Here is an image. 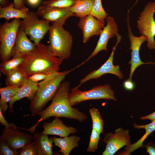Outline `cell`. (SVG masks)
Wrapping results in <instances>:
<instances>
[{"instance_id": "obj_1", "label": "cell", "mask_w": 155, "mask_h": 155, "mask_svg": "<svg viewBox=\"0 0 155 155\" xmlns=\"http://www.w3.org/2000/svg\"><path fill=\"white\" fill-rule=\"evenodd\" d=\"M69 90V82L63 81L52 99L50 105L36 115L40 117L38 122L29 129L26 130L34 134L39 123L51 117L73 119L81 123L87 119V117L84 113L73 108L71 105L68 97Z\"/></svg>"}, {"instance_id": "obj_2", "label": "cell", "mask_w": 155, "mask_h": 155, "mask_svg": "<svg viewBox=\"0 0 155 155\" xmlns=\"http://www.w3.org/2000/svg\"><path fill=\"white\" fill-rule=\"evenodd\" d=\"M34 51L27 55L20 66L28 77L39 73H54L59 72L63 60L52 53L48 45L38 43Z\"/></svg>"}, {"instance_id": "obj_3", "label": "cell", "mask_w": 155, "mask_h": 155, "mask_svg": "<svg viewBox=\"0 0 155 155\" xmlns=\"http://www.w3.org/2000/svg\"><path fill=\"white\" fill-rule=\"evenodd\" d=\"M74 69L59 72L56 75L38 83L37 92L29 106L31 116L36 115L42 110L48 102L52 100L66 75Z\"/></svg>"}, {"instance_id": "obj_4", "label": "cell", "mask_w": 155, "mask_h": 155, "mask_svg": "<svg viewBox=\"0 0 155 155\" xmlns=\"http://www.w3.org/2000/svg\"><path fill=\"white\" fill-rule=\"evenodd\" d=\"M63 26L53 22L49 31L48 45L53 54L63 60L70 57L73 42L72 36Z\"/></svg>"}, {"instance_id": "obj_5", "label": "cell", "mask_w": 155, "mask_h": 155, "mask_svg": "<svg viewBox=\"0 0 155 155\" xmlns=\"http://www.w3.org/2000/svg\"><path fill=\"white\" fill-rule=\"evenodd\" d=\"M20 18L5 22L0 27V56L1 62L11 59L20 28Z\"/></svg>"}, {"instance_id": "obj_6", "label": "cell", "mask_w": 155, "mask_h": 155, "mask_svg": "<svg viewBox=\"0 0 155 155\" xmlns=\"http://www.w3.org/2000/svg\"><path fill=\"white\" fill-rule=\"evenodd\" d=\"M70 91L68 97L72 106L89 100L106 99L117 100L114 91L108 84L95 86L86 91H81L75 87Z\"/></svg>"}, {"instance_id": "obj_7", "label": "cell", "mask_w": 155, "mask_h": 155, "mask_svg": "<svg viewBox=\"0 0 155 155\" xmlns=\"http://www.w3.org/2000/svg\"><path fill=\"white\" fill-rule=\"evenodd\" d=\"M36 12L29 11L26 18L21 21L19 29L23 30L36 44L39 43L49 31V22L38 18Z\"/></svg>"}, {"instance_id": "obj_8", "label": "cell", "mask_w": 155, "mask_h": 155, "mask_svg": "<svg viewBox=\"0 0 155 155\" xmlns=\"http://www.w3.org/2000/svg\"><path fill=\"white\" fill-rule=\"evenodd\" d=\"M155 2H150L145 7L140 13L137 21V26L141 35L147 38V47L150 50H155Z\"/></svg>"}, {"instance_id": "obj_9", "label": "cell", "mask_w": 155, "mask_h": 155, "mask_svg": "<svg viewBox=\"0 0 155 155\" xmlns=\"http://www.w3.org/2000/svg\"><path fill=\"white\" fill-rule=\"evenodd\" d=\"M129 131L120 127L115 130L113 133H106L102 141L106 144L102 155H113L123 146H128L131 144Z\"/></svg>"}, {"instance_id": "obj_10", "label": "cell", "mask_w": 155, "mask_h": 155, "mask_svg": "<svg viewBox=\"0 0 155 155\" xmlns=\"http://www.w3.org/2000/svg\"><path fill=\"white\" fill-rule=\"evenodd\" d=\"M117 42L113 47L112 51L110 56L106 61L99 68L94 70L87 75L84 78L81 79L80 84L76 87L78 88L84 83L91 79H96L102 75L106 73L114 74L119 79H123V76L120 69L119 65H115L113 64V56L116 48L121 41V36L119 34L116 35Z\"/></svg>"}, {"instance_id": "obj_11", "label": "cell", "mask_w": 155, "mask_h": 155, "mask_svg": "<svg viewBox=\"0 0 155 155\" xmlns=\"http://www.w3.org/2000/svg\"><path fill=\"white\" fill-rule=\"evenodd\" d=\"M107 22L100 34V37L97 45L94 49L87 59L75 67L76 68L84 64L90 59L96 55L102 50L107 51V45L108 40L116 36L118 34V28L114 18L108 16L106 19Z\"/></svg>"}, {"instance_id": "obj_12", "label": "cell", "mask_w": 155, "mask_h": 155, "mask_svg": "<svg viewBox=\"0 0 155 155\" xmlns=\"http://www.w3.org/2000/svg\"><path fill=\"white\" fill-rule=\"evenodd\" d=\"M129 11L127 13V34L131 44L129 50L131 51V58L130 61L128 62V64L131 65L130 71L128 79L132 80L134 72L139 66L143 64L155 63L152 62L144 63L141 60L139 54L140 47L144 42L147 41V38L145 36L143 35L137 37L133 34L129 24Z\"/></svg>"}, {"instance_id": "obj_13", "label": "cell", "mask_w": 155, "mask_h": 155, "mask_svg": "<svg viewBox=\"0 0 155 155\" xmlns=\"http://www.w3.org/2000/svg\"><path fill=\"white\" fill-rule=\"evenodd\" d=\"M12 150L18 151L32 142L33 136L24 133L16 128L5 127L2 130L1 137Z\"/></svg>"}, {"instance_id": "obj_14", "label": "cell", "mask_w": 155, "mask_h": 155, "mask_svg": "<svg viewBox=\"0 0 155 155\" xmlns=\"http://www.w3.org/2000/svg\"><path fill=\"white\" fill-rule=\"evenodd\" d=\"M36 13L38 16L49 22L57 23L63 26L67 18L74 16L68 8H60L42 5L39 7Z\"/></svg>"}, {"instance_id": "obj_15", "label": "cell", "mask_w": 155, "mask_h": 155, "mask_svg": "<svg viewBox=\"0 0 155 155\" xmlns=\"http://www.w3.org/2000/svg\"><path fill=\"white\" fill-rule=\"evenodd\" d=\"M80 18L78 25L82 31L84 43H87L92 36L100 35L104 27V23L91 14Z\"/></svg>"}, {"instance_id": "obj_16", "label": "cell", "mask_w": 155, "mask_h": 155, "mask_svg": "<svg viewBox=\"0 0 155 155\" xmlns=\"http://www.w3.org/2000/svg\"><path fill=\"white\" fill-rule=\"evenodd\" d=\"M42 127L43 130L41 133L57 135L62 137L67 136L70 134L75 133L78 132L75 128L67 127L58 117H55L51 122H44L42 125Z\"/></svg>"}, {"instance_id": "obj_17", "label": "cell", "mask_w": 155, "mask_h": 155, "mask_svg": "<svg viewBox=\"0 0 155 155\" xmlns=\"http://www.w3.org/2000/svg\"><path fill=\"white\" fill-rule=\"evenodd\" d=\"M38 83L33 82L28 78L17 94L9 100L8 102L10 113L13 112V105L16 101L25 97L31 101L33 100L37 92Z\"/></svg>"}, {"instance_id": "obj_18", "label": "cell", "mask_w": 155, "mask_h": 155, "mask_svg": "<svg viewBox=\"0 0 155 155\" xmlns=\"http://www.w3.org/2000/svg\"><path fill=\"white\" fill-rule=\"evenodd\" d=\"M26 35L24 31L19 29L17 34L15 44L12 51V57L16 53L27 55L34 51L36 45L30 41Z\"/></svg>"}, {"instance_id": "obj_19", "label": "cell", "mask_w": 155, "mask_h": 155, "mask_svg": "<svg viewBox=\"0 0 155 155\" xmlns=\"http://www.w3.org/2000/svg\"><path fill=\"white\" fill-rule=\"evenodd\" d=\"M33 140L38 155H52L53 140L48 135L38 132L34 133Z\"/></svg>"}, {"instance_id": "obj_20", "label": "cell", "mask_w": 155, "mask_h": 155, "mask_svg": "<svg viewBox=\"0 0 155 155\" xmlns=\"http://www.w3.org/2000/svg\"><path fill=\"white\" fill-rule=\"evenodd\" d=\"M53 138L55 146L60 149L59 152L64 155H69L73 149L78 146L81 140L80 137L75 135L63 138L54 137Z\"/></svg>"}, {"instance_id": "obj_21", "label": "cell", "mask_w": 155, "mask_h": 155, "mask_svg": "<svg viewBox=\"0 0 155 155\" xmlns=\"http://www.w3.org/2000/svg\"><path fill=\"white\" fill-rule=\"evenodd\" d=\"M133 127L135 129H144L146 130V133L137 142L128 146H126L125 151L121 154L123 155H129L135 150L140 147H143V142L147 137L152 132L155 130V121L152 122L151 123L145 125H139L135 124H133Z\"/></svg>"}, {"instance_id": "obj_22", "label": "cell", "mask_w": 155, "mask_h": 155, "mask_svg": "<svg viewBox=\"0 0 155 155\" xmlns=\"http://www.w3.org/2000/svg\"><path fill=\"white\" fill-rule=\"evenodd\" d=\"M29 11L25 7L17 9L14 7L13 2L11 3L7 6L0 7V18H4L8 20L10 19L22 18H26Z\"/></svg>"}, {"instance_id": "obj_23", "label": "cell", "mask_w": 155, "mask_h": 155, "mask_svg": "<svg viewBox=\"0 0 155 155\" xmlns=\"http://www.w3.org/2000/svg\"><path fill=\"white\" fill-rule=\"evenodd\" d=\"M28 77L23 69L19 65L13 70L5 79L7 86L21 88L27 81Z\"/></svg>"}, {"instance_id": "obj_24", "label": "cell", "mask_w": 155, "mask_h": 155, "mask_svg": "<svg viewBox=\"0 0 155 155\" xmlns=\"http://www.w3.org/2000/svg\"><path fill=\"white\" fill-rule=\"evenodd\" d=\"M94 2V0H76L68 8L74 16L80 18L90 14Z\"/></svg>"}, {"instance_id": "obj_25", "label": "cell", "mask_w": 155, "mask_h": 155, "mask_svg": "<svg viewBox=\"0 0 155 155\" xmlns=\"http://www.w3.org/2000/svg\"><path fill=\"white\" fill-rule=\"evenodd\" d=\"M12 57V59L1 62L0 63V71L6 76L8 75L13 70L22 64L25 61L27 55L16 53Z\"/></svg>"}, {"instance_id": "obj_26", "label": "cell", "mask_w": 155, "mask_h": 155, "mask_svg": "<svg viewBox=\"0 0 155 155\" xmlns=\"http://www.w3.org/2000/svg\"><path fill=\"white\" fill-rule=\"evenodd\" d=\"M20 88L14 86H7L0 88L1 98L0 100V109L2 113L6 112L8 108L7 104L10 98L14 96Z\"/></svg>"}, {"instance_id": "obj_27", "label": "cell", "mask_w": 155, "mask_h": 155, "mask_svg": "<svg viewBox=\"0 0 155 155\" xmlns=\"http://www.w3.org/2000/svg\"><path fill=\"white\" fill-rule=\"evenodd\" d=\"M89 111L92 121V129L100 134L103 133L104 123L98 109L93 107L90 109Z\"/></svg>"}, {"instance_id": "obj_28", "label": "cell", "mask_w": 155, "mask_h": 155, "mask_svg": "<svg viewBox=\"0 0 155 155\" xmlns=\"http://www.w3.org/2000/svg\"><path fill=\"white\" fill-rule=\"evenodd\" d=\"M90 14L98 20L105 24V20L108 14L102 7L101 0H94V4Z\"/></svg>"}, {"instance_id": "obj_29", "label": "cell", "mask_w": 155, "mask_h": 155, "mask_svg": "<svg viewBox=\"0 0 155 155\" xmlns=\"http://www.w3.org/2000/svg\"><path fill=\"white\" fill-rule=\"evenodd\" d=\"M76 0H48L43 2L46 6L67 8L73 5Z\"/></svg>"}, {"instance_id": "obj_30", "label": "cell", "mask_w": 155, "mask_h": 155, "mask_svg": "<svg viewBox=\"0 0 155 155\" xmlns=\"http://www.w3.org/2000/svg\"><path fill=\"white\" fill-rule=\"evenodd\" d=\"M100 134L96 130L92 129L87 149V152H94L96 151L98 148Z\"/></svg>"}, {"instance_id": "obj_31", "label": "cell", "mask_w": 155, "mask_h": 155, "mask_svg": "<svg viewBox=\"0 0 155 155\" xmlns=\"http://www.w3.org/2000/svg\"><path fill=\"white\" fill-rule=\"evenodd\" d=\"M18 155H38L34 141L26 145L18 151Z\"/></svg>"}, {"instance_id": "obj_32", "label": "cell", "mask_w": 155, "mask_h": 155, "mask_svg": "<svg viewBox=\"0 0 155 155\" xmlns=\"http://www.w3.org/2000/svg\"><path fill=\"white\" fill-rule=\"evenodd\" d=\"M0 155H18V151L11 149L5 141L0 137Z\"/></svg>"}, {"instance_id": "obj_33", "label": "cell", "mask_w": 155, "mask_h": 155, "mask_svg": "<svg viewBox=\"0 0 155 155\" xmlns=\"http://www.w3.org/2000/svg\"><path fill=\"white\" fill-rule=\"evenodd\" d=\"M59 72L54 73H37L28 77V78L33 82H38L40 81H42L53 76Z\"/></svg>"}, {"instance_id": "obj_34", "label": "cell", "mask_w": 155, "mask_h": 155, "mask_svg": "<svg viewBox=\"0 0 155 155\" xmlns=\"http://www.w3.org/2000/svg\"><path fill=\"white\" fill-rule=\"evenodd\" d=\"M2 112L0 109V122L5 127L7 128H17L15 124L13 123H9L6 120L2 114Z\"/></svg>"}, {"instance_id": "obj_35", "label": "cell", "mask_w": 155, "mask_h": 155, "mask_svg": "<svg viewBox=\"0 0 155 155\" xmlns=\"http://www.w3.org/2000/svg\"><path fill=\"white\" fill-rule=\"evenodd\" d=\"M144 146L146 150V152L150 155H155V145L152 142H148Z\"/></svg>"}, {"instance_id": "obj_36", "label": "cell", "mask_w": 155, "mask_h": 155, "mask_svg": "<svg viewBox=\"0 0 155 155\" xmlns=\"http://www.w3.org/2000/svg\"><path fill=\"white\" fill-rule=\"evenodd\" d=\"M123 86L124 88L128 90H133L135 87V84L132 80L128 79L124 82Z\"/></svg>"}, {"instance_id": "obj_37", "label": "cell", "mask_w": 155, "mask_h": 155, "mask_svg": "<svg viewBox=\"0 0 155 155\" xmlns=\"http://www.w3.org/2000/svg\"><path fill=\"white\" fill-rule=\"evenodd\" d=\"M14 7L17 9H21L25 7L24 0H13Z\"/></svg>"}, {"instance_id": "obj_38", "label": "cell", "mask_w": 155, "mask_h": 155, "mask_svg": "<svg viewBox=\"0 0 155 155\" xmlns=\"http://www.w3.org/2000/svg\"><path fill=\"white\" fill-rule=\"evenodd\" d=\"M141 120H150L151 122L155 121V111L147 115L143 116L140 118Z\"/></svg>"}, {"instance_id": "obj_39", "label": "cell", "mask_w": 155, "mask_h": 155, "mask_svg": "<svg viewBox=\"0 0 155 155\" xmlns=\"http://www.w3.org/2000/svg\"><path fill=\"white\" fill-rule=\"evenodd\" d=\"M28 3L30 5L34 6L38 4L40 0H27Z\"/></svg>"}, {"instance_id": "obj_40", "label": "cell", "mask_w": 155, "mask_h": 155, "mask_svg": "<svg viewBox=\"0 0 155 155\" xmlns=\"http://www.w3.org/2000/svg\"><path fill=\"white\" fill-rule=\"evenodd\" d=\"M0 6L4 7L8 5L9 4H8V1L7 0H0Z\"/></svg>"}]
</instances>
